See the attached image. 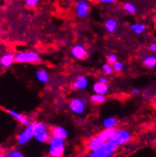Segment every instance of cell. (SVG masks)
Instances as JSON below:
<instances>
[{"label":"cell","instance_id":"cell-1","mask_svg":"<svg viewBox=\"0 0 156 157\" xmlns=\"http://www.w3.org/2000/svg\"><path fill=\"white\" fill-rule=\"evenodd\" d=\"M49 153L52 157H62L65 153L64 140L55 137H51L49 140Z\"/></svg>","mask_w":156,"mask_h":157},{"label":"cell","instance_id":"cell-2","mask_svg":"<svg viewBox=\"0 0 156 157\" xmlns=\"http://www.w3.org/2000/svg\"><path fill=\"white\" fill-rule=\"evenodd\" d=\"M118 146L111 141H107L102 147L98 148L95 151H92L89 155V157H110L116 150Z\"/></svg>","mask_w":156,"mask_h":157},{"label":"cell","instance_id":"cell-3","mask_svg":"<svg viewBox=\"0 0 156 157\" xmlns=\"http://www.w3.org/2000/svg\"><path fill=\"white\" fill-rule=\"evenodd\" d=\"M35 139L40 143H46L51 139V131H49L46 125L43 123H35Z\"/></svg>","mask_w":156,"mask_h":157},{"label":"cell","instance_id":"cell-4","mask_svg":"<svg viewBox=\"0 0 156 157\" xmlns=\"http://www.w3.org/2000/svg\"><path fill=\"white\" fill-rule=\"evenodd\" d=\"M39 59V55L31 51L20 52L15 55V62L17 63H38Z\"/></svg>","mask_w":156,"mask_h":157},{"label":"cell","instance_id":"cell-5","mask_svg":"<svg viewBox=\"0 0 156 157\" xmlns=\"http://www.w3.org/2000/svg\"><path fill=\"white\" fill-rule=\"evenodd\" d=\"M35 123H31L27 125L25 129L17 136V144L19 145H24L30 141L35 136Z\"/></svg>","mask_w":156,"mask_h":157},{"label":"cell","instance_id":"cell-6","mask_svg":"<svg viewBox=\"0 0 156 157\" xmlns=\"http://www.w3.org/2000/svg\"><path fill=\"white\" fill-rule=\"evenodd\" d=\"M130 140H131V134L129 131L123 129H119L116 131L115 134L110 140V141L117 144L119 147V146L128 143Z\"/></svg>","mask_w":156,"mask_h":157},{"label":"cell","instance_id":"cell-7","mask_svg":"<svg viewBox=\"0 0 156 157\" xmlns=\"http://www.w3.org/2000/svg\"><path fill=\"white\" fill-rule=\"evenodd\" d=\"M90 6L87 0H78L75 4V13L80 18H84L90 14Z\"/></svg>","mask_w":156,"mask_h":157},{"label":"cell","instance_id":"cell-8","mask_svg":"<svg viewBox=\"0 0 156 157\" xmlns=\"http://www.w3.org/2000/svg\"><path fill=\"white\" fill-rule=\"evenodd\" d=\"M86 105H87L84 103V100L80 98H74L69 102L70 109L76 115H82L83 113H84Z\"/></svg>","mask_w":156,"mask_h":157},{"label":"cell","instance_id":"cell-9","mask_svg":"<svg viewBox=\"0 0 156 157\" xmlns=\"http://www.w3.org/2000/svg\"><path fill=\"white\" fill-rule=\"evenodd\" d=\"M6 112H7L8 114L10 115L12 117H13L15 119H16L18 121V122L24 124V125H29L30 124H31V120H30L29 118H28L24 115L15 111V110L11 109H6Z\"/></svg>","mask_w":156,"mask_h":157},{"label":"cell","instance_id":"cell-10","mask_svg":"<svg viewBox=\"0 0 156 157\" xmlns=\"http://www.w3.org/2000/svg\"><path fill=\"white\" fill-rule=\"evenodd\" d=\"M71 55L75 59H83L87 56V49L82 45H76L71 49Z\"/></svg>","mask_w":156,"mask_h":157},{"label":"cell","instance_id":"cell-11","mask_svg":"<svg viewBox=\"0 0 156 157\" xmlns=\"http://www.w3.org/2000/svg\"><path fill=\"white\" fill-rule=\"evenodd\" d=\"M15 62V55L12 52H7L0 58V64L3 68H9Z\"/></svg>","mask_w":156,"mask_h":157},{"label":"cell","instance_id":"cell-12","mask_svg":"<svg viewBox=\"0 0 156 157\" xmlns=\"http://www.w3.org/2000/svg\"><path fill=\"white\" fill-rule=\"evenodd\" d=\"M50 131L52 137H58V138L62 139V140H65L68 137V131L65 128L61 127V126L53 127Z\"/></svg>","mask_w":156,"mask_h":157},{"label":"cell","instance_id":"cell-13","mask_svg":"<svg viewBox=\"0 0 156 157\" xmlns=\"http://www.w3.org/2000/svg\"><path fill=\"white\" fill-rule=\"evenodd\" d=\"M93 90L94 94H101V95H106L109 93V88L107 84H103V83L95 82L93 86Z\"/></svg>","mask_w":156,"mask_h":157},{"label":"cell","instance_id":"cell-14","mask_svg":"<svg viewBox=\"0 0 156 157\" xmlns=\"http://www.w3.org/2000/svg\"><path fill=\"white\" fill-rule=\"evenodd\" d=\"M106 142L104 140H102L98 136L96 137H94L89 142V149H90V151H95V150H98V148H100L101 147H102L104 145Z\"/></svg>","mask_w":156,"mask_h":157},{"label":"cell","instance_id":"cell-15","mask_svg":"<svg viewBox=\"0 0 156 157\" xmlns=\"http://www.w3.org/2000/svg\"><path fill=\"white\" fill-rule=\"evenodd\" d=\"M117 129L115 128H106L103 130L102 131L99 133L98 134V137L102 139V140H104L105 142L109 141L111 138L113 137V136L115 134Z\"/></svg>","mask_w":156,"mask_h":157},{"label":"cell","instance_id":"cell-16","mask_svg":"<svg viewBox=\"0 0 156 157\" xmlns=\"http://www.w3.org/2000/svg\"><path fill=\"white\" fill-rule=\"evenodd\" d=\"M74 82L77 84L78 86V90H84L88 86L89 82L88 79L86 78L85 76H82V75H80L76 78L75 81Z\"/></svg>","mask_w":156,"mask_h":157},{"label":"cell","instance_id":"cell-17","mask_svg":"<svg viewBox=\"0 0 156 157\" xmlns=\"http://www.w3.org/2000/svg\"><path fill=\"white\" fill-rule=\"evenodd\" d=\"M36 77L38 81L43 83V84H46V83H47L49 81V74L47 73L46 71L43 69L39 70V71L36 72Z\"/></svg>","mask_w":156,"mask_h":157},{"label":"cell","instance_id":"cell-18","mask_svg":"<svg viewBox=\"0 0 156 157\" xmlns=\"http://www.w3.org/2000/svg\"><path fill=\"white\" fill-rule=\"evenodd\" d=\"M105 26H106V29L108 32L109 33H113L116 30L117 27V21L114 19H108L106 20V23H105Z\"/></svg>","mask_w":156,"mask_h":157},{"label":"cell","instance_id":"cell-19","mask_svg":"<svg viewBox=\"0 0 156 157\" xmlns=\"http://www.w3.org/2000/svg\"><path fill=\"white\" fill-rule=\"evenodd\" d=\"M143 64L147 68H155L156 66V56H148L143 59Z\"/></svg>","mask_w":156,"mask_h":157},{"label":"cell","instance_id":"cell-20","mask_svg":"<svg viewBox=\"0 0 156 157\" xmlns=\"http://www.w3.org/2000/svg\"><path fill=\"white\" fill-rule=\"evenodd\" d=\"M107 97L106 95H101V94H94L90 97V101L95 104H102L106 102Z\"/></svg>","mask_w":156,"mask_h":157},{"label":"cell","instance_id":"cell-21","mask_svg":"<svg viewBox=\"0 0 156 157\" xmlns=\"http://www.w3.org/2000/svg\"><path fill=\"white\" fill-rule=\"evenodd\" d=\"M117 124V120L114 117H108L103 120L102 125L105 128H112L115 127Z\"/></svg>","mask_w":156,"mask_h":157},{"label":"cell","instance_id":"cell-22","mask_svg":"<svg viewBox=\"0 0 156 157\" xmlns=\"http://www.w3.org/2000/svg\"><path fill=\"white\" fill-rule=\"evenodd\" d=\"M130 29L133 30L134 33H136V34H140L146 29V25L144 24L134 23L130 25Z\"/></svg>","mask_w":156,"mask_h":157},{"label":"cell","instance_id":"cell-23","mask_svg":"<svg viewBox=\"0 0 156 157\" xmlns=\"http://www.w3.org/2000/svg\"><path fill=\"white\" fill-rule=\"evenodd\" d=\"M124 9L126 12H127L130 14L136 13V7H135L132 3H130V2L125 3V4L124 5Z\"/></svg>","mask_w":156,"mask_h":157},{"label":"cell","instance_id":"cell-24","mask_svg":"<svg viewBox=\"0 0 156 157\" xmlns=\"http://www.w3.org/2000/svg\"><path fill=\"white\" fill-rule=\"evenodd\" d=\"M112 68L116 71H121L124 69V64L120 61H117L112 65Z\"/></svg>","mask_w":156,"mask_h":157},{"label":"cell","instance_id":"cell-25","mask_svg":"<svg viewBox=\"0 0 156 157\" xmlns=\"http://www.w3.org/2000/svg\"><path fill=\"white\" fill-rule=\"evenodd\" d=\"M102 69L103 71H104L105 74H106V75H111V73H112L113 71V68L112 66H111V65H110L109 63H106V64H104V65H102Z\"/></svg>","mask_w":156,"mask_h":157},{"label":"cell","instance_id":"cell-26","mask_svg":"<svg viewBox=\"0 0 156 157\" xmlns=\"http://www.w3.org/2000/svg\"><path fill=\"white\" fill-rule=\"evenodd\" d=\"M117 61V56L116 54L114 53H111L109 55V56H108V62H109V64H111V65H113V64L114 63V62H116Z\"/></svg>","mask_w":156,"mask_h":157},{"label":"cell","instance_id":"cell-27","mask_svg":"<svg viewBox=\"0 0 156 157\" xmlns=\"http://www.w3.org/2000/svg\"><path fill=\"white\" fill-rule=\"evenodd\" d=\"M9 157H24V156L18 150H13L9 153Z\"/></svg>","mask_w":156,"mask_h":157},{"label":"cell","instance_id":"cell-28","mask_svg":"<svg viewBox=\"0 0 156 157\" xmlns=\"http://www.w3.org/2000/svg\"><path fill=\"white\" fill-rule=\"evenodd\" d=\"M25 2L29 7H35L37 5L39 0H25Z\"/></svg>","mask_w":156,"mask_h":157},{"label":"cell","instance_id":"cell-29","mask_svg":"<svg viewBox=\"0 0 156 157\" xmlns=\"http://www.w3.org/2000/svg\"><path fill=\"white\" fill-rule=\"evenodd\" d=\"M98 2L102 3H106V4H111V3L115 2L116 0H98Z\"/></svg>","mask_w":156,"mask_h":157},{"label":"cell","instance_id":"cell-30","mask_svg":"<svg viewBox=\"0 0 156 157\" xmlns=\"http://www.w3.org/2000/svg\"><path fill=\"white\" fill-rule=\"evenodd\" d=\"M149 50L151 52H156V43H152L149 46Z\"/></svg>","mask_w":156,"mask_h":157},{"label":"cell","instance_id":"cell-31","mask_svg":"<svg viewBox=\"0 0 156 157\" xmlns=\"http://www.w3.org/2000/svg\"><path fill=\"white\" fill-rule=\"evenodd\" d=\"M98 81L101 83H103V84H107L108 79L106 78H105V77H101V78H99V80H98Z\"/></svg>","mask_w":156,"mask_h":157},{"label":"cell","instance_id":"cell-32","mask_svg":"<svg viewBox=\"0 0 156 157\" xmlns=\"http://www.w3.org/2000/svg\"><path fill=\"white\" fill-rule=\"evenodd\" d=\"M132 92H133V94H138L139 93V89H138V88L134 87V88H133V89H132Z\"/></svg>","mask_w":156,"mask_h":157},{"label":"cell","instance_id":"cell-33","mask_svg":"<svg viewBox=\"0 0 156 157\" xmlns=\"http://www.w3.org/2000/svg\"><path fill=\"white\" fill-rule=\"evenodd\" d=\"M153 107H154V109H155L156 110V101H155V102H153Z\"/></svg>","mask_w":156,"mask_h":157},{"label":"cell","instance_id":"cell-34","mask_svg":"<svg viewBox=\"0 0 156 157\" xmlns=\"http://www.w3.org/2000/svg\"><path fill=\"white\" fill-rule=\"evenodd\" d=\"M0 157H5V156H1Z\"/></svg>","mask_w":156,"mask_h":157},{"label":"cell","instance_id":"cell-35","mask_svg":"<svg viewBox=\"0 0 156 157\" xmlns=\"http://www.w3.org/2000/svg\"><path fill=\"white\" fill-rule=\"evenodd\" d=\"M155 143H156V139H155Z\"/></svg>","mask_w":156,"mask_h":157},{"label":"cell","instance_id":"cell-36","mask_svg":"<svg viewBox=\"0 0 156 157\" xmlns=\"http://www.w3.org/2000/svg\"><path fill=\"white\" fill-rule=\"evenodd\" d=\"M46 157H49V156H46Z\"/></svg>","mask_w":156,"mask_h":157}]
</instances>
